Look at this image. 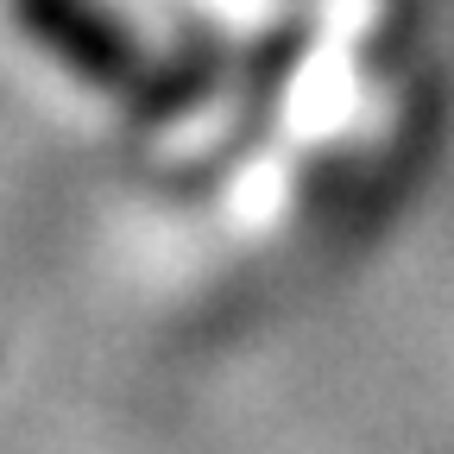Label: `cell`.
Wrapping results in <instances>:
<instances>
[{
	"label": "cell",
	"instance_id": "cell-1",
	"mask_svg": "<svg viewBox=\"0 0 454 454\" xmlns=\"http://www.w3.org/2000/svg\"><path fill=\"white\" fill-rule=\"evenodd\" d=\"M20 13L57 57H70L82 76H95V82H121L127 76V64H133L127 38L114 32L101 13H89L82 0H20Z\"/></svg>",
	"mask_w": 454,
	"mask_h": 454
}]
</instances>
